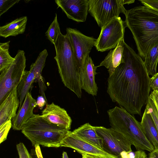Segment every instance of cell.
<instances>
[{"mask_svg":"<svg viewBox=\"0 0 158 158\" xmlns=\"http://www.w3.org/2000/svg\"><path fill=\"white\" fill-rule=\"evenodd\" d=\"M27 20V16H22L1 26L0 36L6 38L23 34L25 30Z\"/></svg>","mask_w":158,"mask_h":158,"instance_id":"d6986e66","label":"cell"},{"mask_svg":"<svg viewBox=\"0 0 158 158\" xmlns=\"http://www.w3.org/2000/svg\"><path fill=\"white\" fill-rule=\"evenodd\" d=\"M62 158H69L67 153L65 152H63Z\"/></svg>","mask_w":158,"mask_h":158,"instance_id":"8d00e7d4","label":"cell"},{"mask_svg":"<svg viewBox=\"0 0 158 158\" xmlns=\"http://www.w3.org/2000/svg\"><path fill=\"white\" fill-rule=\"evenodd\" d=\"M20 1L19 0H0V16Z\"/></svg>","mask_w":158,"mask_h":158,"instance_id":"4316f807","label":"cell"},{"mask_svg":"<svg viewBox=\"0 0 158 158\" xmlns=\"http://www.w3.org/2000/svg\"><path fill=\"white\" fill-rule=\"evenodd\" d=\"M36 106V100L28 92L21 108L11 120L12 127L13 130H22L26 122L34 114L33 111Z\"/></svg>","mask_w":158,"mask_h":158,"instance_id":"2e32d148","label":"cell"},{"mask_svg":"<svg viewBox=\"0 0 158 158\" xmlns=\"http://www.w3.org/2000/svg\"><path fill=\"white\" fill-rule=\"evenodd\" d=\"M61 33L57 15L56 14L53 21L45 33L48 39L54 45L55 44L60 34Z\"/></svg>","mask_w":158,"mask_h":158,"instance_id":"cb8c5ba5","label":"cell"},{"mask_svg":"<svg viewBox=\"0 0 158 158\" xmlns=\"http://www.w3.org/2000/svg\"><path fill=\"white\" fill-rule=\"evenodd\" d=\"M48 123L41 115L34 114L25 123L22 133L34 147L41 145L48 147H61L62 140L69 131Z\"/></svg>","mask_w":158,"mask_h":158,"instance_id":"5b68a950","label":"cell"},{"mask_svg":"<svg viewBox=\"0 0 158 158\" xmlns=\"http://www.w3.org/2000/svg\"><path fill=\"white\" fill-rule=\"evenodd\" d=\"M82 158H110L104 156L87 154H82Z\"/></svg>","mask_w":158,"mask_h":158,"instance_id":"e575fe53","label":"cell"},{"mask_svg":"<svg viewBox=\"0 0 158 158\" xmlns=\"http://www.w3.org/2000/svg\"><path fill=\"white\" fill-rule=\"evenodd\" d=\"M124 39H122L114 49L109 52L97 67L104 66L107 69L109 76L120 64L124 49Z\"/></svg>","mask_w":158,"mask_h":158,"instance_id":"e0dca14e","label":"cell"},{"mask_svg":"<svg viewBox=\"0 0 158 158\" xmlns=\"http://www.w3.org/2000/svg\"><path fill=\"white\" fill-rule=\"evenodd\" d=\"M66 32L65 35L71 44L81 73L85 59L94 46L97 39L87 36L76 29L67 28Z\"/></svg>","mask_w":158,"mask_h":158,"instance_id":"30bf717a","label":"cell"},{"mask_svg":"<svg viewBox=\"0 0 158 158\" xmlns=\"http://www.w3.org/2000/svg\"><path fill=\"white\" fill-rule=\"evenodd\" d=\"M102 140V148L108 153L118 158H121L124 152L132 151L130 141L121 134L111 128L94 126Z\"/></svg>","mask_w":158,"mask_h":158,"instance_id":"9c48e42d","label":"cell"},{"mask_svg":"<svg viewBox=\"0 0 158 158\" xmlns=\"http://www.w3.org/2000/svg\"><path fill=\"white\" fill-rule=\"evenodd\" d=\"M150 81L142 59L124 42L121 63L107 79L112 101L131 114L141 115L148 101Z\"/></svg>","mask_w":158,"mask_h":158,"instance_id":"6da1fadb","label":"cell"},{"mask_svg":"<svg viewBox=\"0 0 158 158\" xmlns=\"http://www.w3.org/2000/svg\"><path fill=\"white\" fill-rule=\"evenodd\" d=\"M71 133L80 139L102 149L101 139L97 133L94 126L89 123L81 126Z\"/></svg>","mask_w":158,"mask_h":158,"instance_id":"ac0fdd59","label":"cell"},{"mask_svg":"<svg viewBox=\"0 0 158 158\" xmlns=\"http://www.w3.org/2000/svg\"><path fill=\"white\" fill-rule=\"evenodd\" d=\"M12 127L11 120L7 121L0 126V143L6 139L8 132Z\"/></svg>","mask_w":158,"mask_h":158,"instance_id":"484cf974","label":"cell"},{"mask_svg":"<svg viewBox=\"0 0 158 158\" xmlns=\"http://www.w3.org/2000/svg\"><path fill=\"white\" fill-rule=\"evenodd\" d=\"M149 97L153 101L158 112V92L153 91Z\"/></svg>","mask_w":158,"mask_h":158,"instance_id":"d6a6232c","label":"cell"},{"mask_svg":"<svg viewBox=\"0 0 158 158\" xmlns=\"http://www.w3.org/2000/svg\"><path fill=\"white\" fill-rule=\"evenodd\" d=\"M135 158H148V157L144 151L138 150L135 152Z\"/></svg>","mask_w":158,"mask_h":158,"instance_id":"836d02e7","label":"cell"},{"mask_svg":"<svg viewBox=\"0 0 158 158\" xmlns=\"http://www.w3.org/2000/svg\"><path fill=\"white\" fill-rule=\"evenodd\" d=\"M16 148L19 158H35L30 153L24 144L19 143L16 145Z\"/></svg>","mask_w":158,"mask_h":158,"instance_id":"83f0119b","label":"cell"},{"mask_svg":"<svg viewBox=\"0 0 158 158\" xmlns=\"http://www.w3.org/2000/svg\"><path fill=\"white\" fill-rule=\"evenodd\" d=\"M35 79V75L32 70L30 69L29 71L25 70L22 78L17 87L20 101L19 110L21 108L26 95L29 92Z\"/></svg>","mask_w":158,"mask_h":158,"instance_id":"44dd1931","label":"cell"},{"mask_svg":"<svg viewBox=\"0 0 158 158\" xmlns=\"http://www.w3.org/2000/svg\"><path fill=\"white\" fill-rule=\"evenodd\" d=\"M124 21L131 32L139 55L144 59L158 44V12L145 6L127 10Z\"/></svg>","mask_w":158,"mask_h":158,"instance_id":"7a4b0ae2","label":"cell"},{"mask_svg":"<svg viewBox=\"0 0 158 158\" xmlns=\"http://www.w3.org/2000/svg\"><path fill=\"white\" fill-rule=\"evenodd\" d=\"M150 87L153 91L158 92V73L151 78Z\"/></svg>","mask_w":158,"mask_h":158,"instance_id":"f546056e","label":"cell"},{"mask_svg":"<svg viewBox=\"0 0 158 158\" xmlns=\"http://www.w3.org/2000/svg\"><path fill=\"white\" fill-rule=\"evenodd\" d=\"M134 0H89V12L101 28L120 13L125 15L127 10L123 5L134 2Z\"/></svg>","mask_w":158,"mask_h":158,"instance_id":"8992f818","label":"cell"},{"mask_svg":"<svg viewBox=\"0 0 158 158\" xmlns=\"http://www.w3.org/2000/svg\"><path fill=\"white\" fill-rule=\"evenodd\" d=\"M139 1L144 6L158 12V0H140Z\"/></svg>","mask_w":158,"mask_h":158,"instance_id":"f1b7e54d","label":"cell"},{"mask_svg":"<svg viewBox=\"0 0 158 158\" xmlns=\"http://www.w3.org/2000/svg\"><path fill=\"white\" fill-rule=\"evenodd\" d=\"M149 156L153 158H158V150L154 149L149 153Z\"/></svg>","mask_w":158,"mask_h":158,"instance_id":"d590c367","label":"cell"},{"mask_svg":"<svg viewBox=\"0 0 158 158\" xmlns=\"http://www.w3.org/2000/svg\"><path fill=\"white\" fill-rule=\"evenodd\" d=\"M17 86L14 87L0 102V126L15 117L19 106Z\"/></svg>","mask_w":158,"mask_h":158,"instance_id":"9a60e30c","label":"cell"},{"mask_svg":"<svg viewBox=\"0 0 158 158\" xmlns=\"http://www.w3.org/2000/svg\"><path fill=\"white\" fill-rule=\"evenodd\" d=\"M140 123L147 138L154 149L158 150V132L151 116L146 109Z\"/></svg>","mask_w":158,"mask_h":158,"instance_id":"ffe728a7","label":"cell"},{"mask_svg":"<svg viewBox=\"0 0 158 158\" xmlns=\"http://www.w3.org/2000/svg\"><path fill=\"white\" fill-rule=\"evenodd\" d=\"M31 152L35 158H43L40 145L35 147V149H31Z\"/></svg>","mask_w":158,"mask_h":158,"instance_id":"4dcf8cb0","label":"cell"},{"mask_svg":"<svg viewBox=\"0 0 158 158\" xmlns=\"http://www.w3.org/2000/svg\"><path fill=\"white\" fill-rule=\"evenodd\" d=\"M110 128L123 135L138 150L150 152L154 148L145 136L141 123L122 107L107 111Z\"/></svg>","mask_w":158,"mask_h":158,"instance_id":"277c9868","label":"cell"},{"mask_svg":"<svg viewBox=\"0 0 158 158\" xmlns=\"http://www.w3.org/2000/svg\"><path fill=\"white\" fill-rule=\"evenodd\" d=\"M126 27L124 21L119 17L114 19L102 27L94 45L97 50L103 52L115 48L124 39Z\"/></svg>","mask_w":158,"mask_h":158,"instance_id":"ba28073f","label":"cell"},{"mask_svg":"<svg viewBox=\"0 0 158 158\" xmlns=\"http://www.w3.org/2000/svg\"><path fill=\"white\" fill-rule=\"evenodd\" d=\"M97 66L94 64L91 57L88 55L85 60L80 76L81 89L93 96L97 95L98 88L95 81Z\"/></svg>","mask_w":158,"mask_h":158,"instance_id":"5bb4252c","label":"cell"},{"mask_svg":"<svg viewBox=\"0 0 158 158\" xmlns=\"http://www.w3.org/2000/svg\"><path fill=\"white\" fill-rule=\"evenodd\" d=\"M145 109L151 116L158 132V112L153 101L150 97Z\"/></svg>","mask_w":158,"mask_h":158,"instance_id":"d4e9b609","label":"cell"},{"mask_svg":"<svg viewBox=\"0 0 158 158\" xmlns=\"http://www.w3.org/2000/svg\"><path fill=\"white\" fill-rule=\"evenodd\" d=\"M41 115L49 123L68 130L71 129L72 120L70 117L64 109L53 102L46 105Z\"/></svg>","mask_w":158,"mask_h":158,"instance_id":"4fadbf2b","label":"cell"},{"mask_svg":"<svg viewBox=\"0 0 158 158\" xmlns=\"http://www.w3.org/2000/svg\"><path fill=\"white\" fill-rule=\"evenodd\" d=\"M10 42L0 43V72L8 67L15 60L9 54Z\"/></svg>","mask_w":158,"mask_h":158,"instance_id":"603a6c76","label":"cell"},{"mask_svg":"<svg viewBox=\"0 0 158 158\" xmlns=\"http://www.w3.org/2000/svg\"><path fill=\"white\" fill-rule=\"evenodd\" d=\"M14 58L12 64L0 72V102L14 87L17 86L25 71L26 58L24 51L18 50Z\"/></svg>","mask_w":158,"mask_h":158,"instance_id":"52a82bcc","label":"cell"},{"mask_svg":"<svg viewBox=\"0 0 158 158\" xmlns=\"http://www.w3.org/2000/svg\"><path fill=\"white\" fill-rule=\"evenodd\" d=\"M54 45L56 52L54 58L62 82L78 98H81V71L76 61L69 40L65 35L61 33Z\"/></svg>","mask_w":158,"mask_h":158,"instance_id":"3957f363","label":"cell"},{"mask_svg":"<svg viewBox=\"0 0 158 158\" xmlns=\"http://www.w3.org/2000/svg\"><path fill=\"white\" fill-rule=\"evenodd\" d=\"M89 0H56L55 2L67 17L78 22L85 21L89 12Z\"/></svg>","mask_w":158,"mask_h":158,"instance_id":"8fae6325","label":"cell"},{"mask_svg":"<svg viewBox=\"0 0 158 158\" xmlns=\"http://www.w3.org/2000/svg\"><path fill=\"white\" fill-rule=\"evenodd\" d=\"M61 147L72 148L81 155L87 154L102 156L110 158H118L80 139L73 134L71 131L66 134L62 140L61 143Z\"/></svg>","mask_w":158,"mask_h":158,"instance_id":"7c38bea8","label":"cell"},{"mask_svg":"<svg viewBox=\"0 0 158 158\" xmlns=\"http://www.w3.org/2000/svg\"><path fill=\"white\" fill-rule=\"evenodd\" d=\"M47 102L46 99L42 96H38L36 100L37 106L41 109L47 104Z\"/></svg>","mask_w":158,"mask_h":158,"instance_id":"1f68e13d","label":"cell"},{"mask_svg":"<svg viewBox=\"0 0 158 158\" xmlns=\"http://www.w3.org/2000/svg\"><path fill=\"white\" fill-rule=\"evenodd\" d=\"M144 59V63L148 75L153 76L156 73L158 62V44L149 51Z\"/></svg>","mask_w":158,"mask_h":158,"instance_id":"7402d4cb","label":"cell"}]
</instances>
